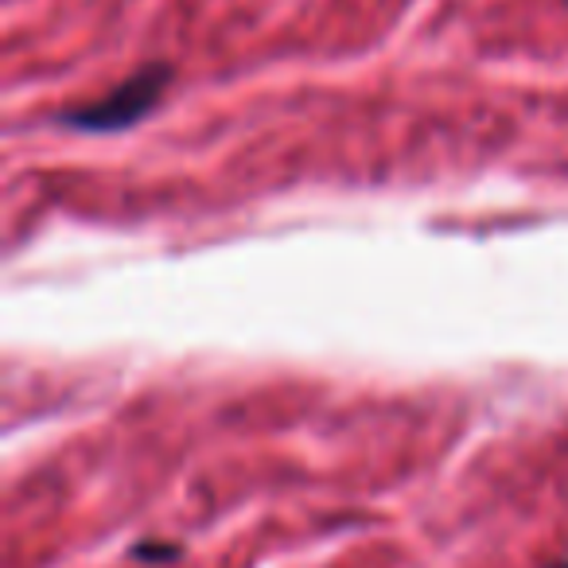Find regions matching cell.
<instances>
[{
	"mask_svg": "<svg viewBox=\"0 0 568 568\" xmlns=\"http://www.w3.org/2000/svg\"><path fill=\"white\" fill-rule=\"evenodd\" d=\"M172 67L168 63H149L136 74H129L125 82L110 87L102 98L79 105V110H63L55 118V125L71 129V133H125V129L141 125L152 110H160L168 87H172Z\"/></svg>",
	"mask_w": 568,
	"mask_h": 568,
	"instance_id": "obj_1",
	"label": "cell"
},
{
	"mask_svg": "<svg viewBox=\"0 0 568 568\" xmlns=\"http://www.w3.org/2000/svg\"><path fill=\"white\" fill-rule=\"evenodd\" d=\"M133 557L136 560H175V557H180V549H175V545L144 541V545H136V549H133Z\"/></svg>",
	"mask_w": 568,
	"mask_h": 568,
	"instance_id": "obj_2",
	"label": "cell"
},
{
	"mask_svg": "<svg viewBox=\"0 0 568 568\" xmlns=\"http://www.w3.org/2000/svg\"><path fill=\"white\" fill-rule=\"evenodd\" d=\"M549 568H568V560H557V565H549Z\"/></svg>",
	"mask_w": 568,
	"mask_h": 568,
	"instance_id": "obj_3",
	"label": "cell"
}]
</instances>
